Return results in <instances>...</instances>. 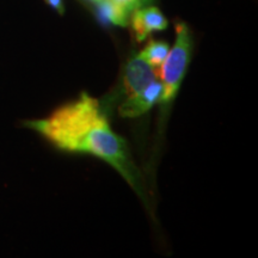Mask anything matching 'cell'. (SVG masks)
Returning a JSON list of instances; mask_svg holds the SVG:
<instances>
[{
    "mask_svg": "<svg viewBox=\"0 0 258 258\" xmlns=\"http://www.w3.org/2000/svg\"><path fill=\"white\" fill-rule=\"evenodd\" d=\"M46 3L50 6V8L56 10L60 15H63V12H64L63 0H46Z\"/></svg>",
    "mask_w": 258,
    "mask_h": 258,
    "instance_id": "cell-8",
    "label": "cell"
},
{
    "mask_svg": "<svg viewBox=\"0 0 258 258\" xmlns=\"http://www.w3.org/2000/svg\"><path fill=\"white\" fill-rule=\"evenodd\" d=\"M98 14L99 18L105 23H111L121 27L128 25V16L124 15L120 9H117L114 4L108 0H101L98 3Z\"/></svg>",
    "mask_w": 258,
    "mask_h": 258,
    "instance_id": "cell-7",
    "label": "cell"
},
{
    "mask_svg": "<svg viewBox=\"0 0 258 258\" xmlns=\"http://www.w3.org/2000/svg\"><path fill=\"white\" fill-rule=\"evenodd\" d=\"M92 2H93V3H96V4H98V3L101 2V0H92Z\"/></svg>",
    "mask_w": 258,
    "mask_h": 258,
    "instance_id": "cell-9",
    "label": "cell"
},
{
    "mask_svg": "<svg viewBox=\"0 0 258 258\" xmlns=\"http://www.w3.org/2000/svg\"><path fill=\"white\" fill-rule=\"evenodd\" d=\"M175 44L170 48L165 61L158 70V76L163 85L159 99L161 105H169L176 98L191 60L192 37L188 25L178 21L175 23Z\"/></svg>",
    "mask_w": 258,
    "mask_h": 258,
    "instance_id": "cell-2",
    "label": "cell"
},
{
    "mask_svg": "<svg viewBox=\"0 0 258 258\" xmlns=\"http://www.w3.org/2000/svg\"><path fill=\"white\" fill-rule=\"evenodd\" d=\"M131 25L138 42H143L153 31L165 30L169 22L156 6L140 8L132 12Z\"/></svg>",
    "mask_w": 258,
    "mask_h": 258,
    "instance_id": "cell-5",
    "label": "cell"
},
{
    "mask_svg": "<svg viewBox=\"0 0 258 258\" xmlns=\"http://www.w3.org/2000/svg\"><path fill=\"white\" fill-rule=\"evenodd\" d=\"M57 150L85 154L105 161L144 198L143 179L135 166L127 141L112 129L105 109L86 92L59 106L46 118L27 122Z\"/></svg>",
    "mask_w": 258,
    "mask_h": 258,
    "instance_id": "cell-1",
    "label": "cell"
},
{
    "mask_svg": "<svg viewBox=\"0 0 258 258\" xmlns=\"http://www.w3.org/2000/svg\"><path fill=\"white\" fill-rule=\"evenodd\" d=\"M161 91L163 85L160 80L157 79L141 92L124 98L118 106V114L124 118L140 117L151 110L154 104L159 103Z\"/></svg>",
    "mask_w": 258,
    "mask_h": 258,
    "instance_id": "cell-4",
    "label": "cell"
},
{
    "mask_svg": "<svg viewBox=\"0 0 258 258\" xmlns=\"http://www.w3.org/2000/svg\"><path fill=\"white\" fill-rule=\"evenodd\" d=\"M170 46L164 41L151 40L145 47L144 50L140 51V55L147 61L151 66L156 70H159L161 64L165 61L167 54H169Z\"/></svg>",
    "mask_w": 258,
    "mask_h": 258,
    "instance_id": "cell-6",
    "label": "cell"
},
{
    "mask_svg": "<svg viewBox=\"0 0 258 258\" xmlns=\"http://www.w3.org/2000/svg\"><path fill=\"white\" fill-rule=\"evenodd\" d=\"M159 79L158 70L151 66L140 53L137 54L128 61L123 71V86L124 98L134 96L147 88L150 84Z\"/></svg>",
    "mask_w": 258,
    "mask_h": 258,
    "instance_id": "cell-3",
    "label": "cell"
}]
</instances>
